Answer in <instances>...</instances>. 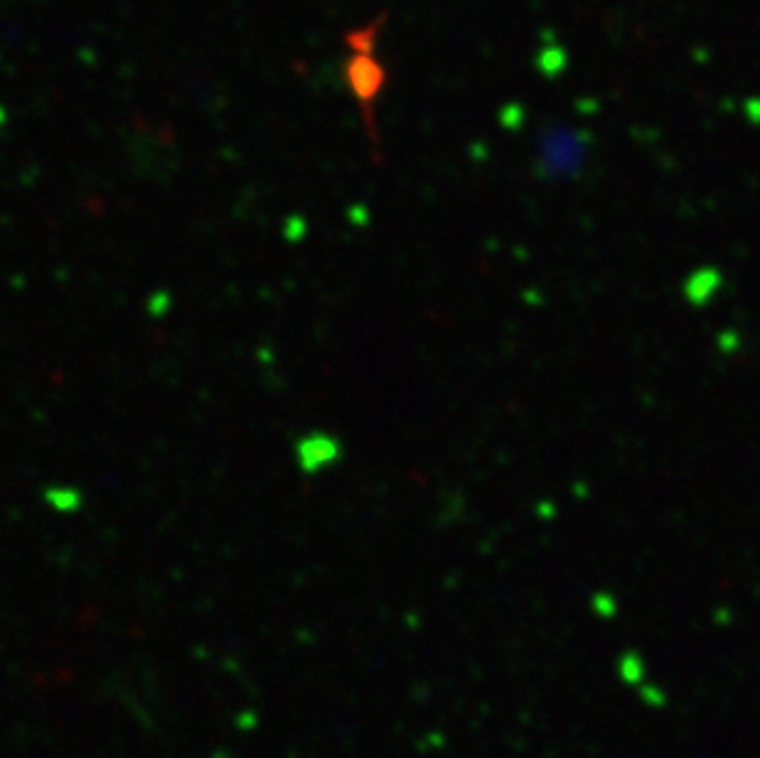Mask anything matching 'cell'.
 <instances>
[{"label":"cell","instance_id":"obj_2","mask_svg":"<svg viewBox=\"0 0 760 758\" xmlns=\"http://www.w3.org/2000/svg\"><path fill=\"white\" fill-rule=\"evenodd\" d=\"M345 77L347 84H350L352 94L355 99L360 101V106L365 109V114L374 106L377 101L379 92L387 84V69L384 64L377 60L374 55H362V52H355L350 62L345 67Z\"/></svg>","mask_w":760,"mask_h":758},{"label":"cell","instance_id":"obj_3","mask_svg":"<svg viewBox=\"0 0 760 758\" xmlns=\"http://www.w3.org/2000/svg\"><path fill=\"white\" fill-rule=\"evenodd\" d=\"M5 121H8V114H5V109H3V106H0V131H3Z\"/></svg>","mask_w":760,"mask_h":758},{"label":"cell","instance_id":"obj_1","mask_svg":"<svg viewBox=\"0 0 760 758\" xmlns=\"http://www.w3.org/2000/svg\"><path fill=\"white\" fill-rule=\"evenodd\" d=\"M342 441L328 431H308V434L298 436L293 443V458L296 466L305 475H320L342 461Z\"/></svg>","mask_w":760,"mask_h":758}]
</instances>
